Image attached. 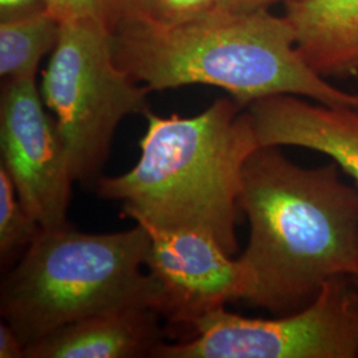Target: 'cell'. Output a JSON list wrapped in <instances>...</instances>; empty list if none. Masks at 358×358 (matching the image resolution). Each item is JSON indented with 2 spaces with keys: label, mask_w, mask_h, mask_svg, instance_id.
Wrapping results in <instances>:
<instances>
[{
  "label": "cell",
  "mask_w": 358,
  "mask_h": 358,
  "mask_svg": "<svg viewBox=\"0 0 358 358\" xmlns=\"http://www.w3.org/2000/svg\"><path fill=\"white\" fill-rule=\"evenodd\" d=\"M245 110L259 146H300L327 154L358 183L357 109L275 94L256 100Z\"/></svg>",
  "instance_id": "9"
},
{
  "label": "cell",
  "mask_w": 358,
  "mask_h": 358,
  "mask_svg": "<svg viewBox=\"0 0 358 358\" xmlns=\"http://www.w3.org/2000/svg\"><path fill=\"white\" fill-rule=\"evenodd\" d=\"M112 43L117 64L152 92L210 85L229 92L243 108L275 94L352 105L353 94L308 65L291 23L268 8L223 4L178 24L125 15L112 31Z\"/></svg>",
  "instance_id": "2"
},
{
  "label": "cell",
  "mask_w": 358,
  "mask_h": 358,
  "mask_svg": "<svg viewBox=\"0 0 358 358\" xmlns=\"http://www.w3.org/2000/svg\"><path fill=\"white\" fill-rule=\"evenodd\" d=\"M45 108L36 78L3 83L0 166L41 227L55 229L68 223L75 180L55 117Z\"/></svg>",
  "instance_id": "7"
},
{
  "label": "cell",
  "mask_w": 358,
  "mask_h": 358,
  "mask_svg": "<svg viewBox=\"0 0 358 358\" xmlns=\"http://www.w3.org/2000/svg\"><path fill=\"white\" fill-rule=\"evenodd\" d=\"M153 307L115 308L71 322L26 346V358L152 357L164 343Z\"/></svg>",
  "instance_id": "10"
},
{
  "label": "cell",
  "mask_w": 358,
  "mask_h": 358,
  "mask_svg": "<svg viewBox=\"0 0 358 358\" xmlns=\"http://www.w3.org/2000/svg\"><path fill=\"white\" fill-rule=\"evenodd\" d=\"M125 3L127 0H48V13L60 23L94 20L113 31Z\"/></svg>",
  "instance_id": "15"
},
{
  "label": "cell",
  "mask_w": 358,
  "mask_h": 358,
  "mask_svg": "<svg viewBox=\"0 0 358 358\" xmlns=\"http://www.w3.org/2000/svg\"><path fill=\"white\" fill-rule=\"evenodd\" d=\"M145 117L137 164L121 176L101 177L96 192L120 202L124 217L205 232L235 255L242 171L260 148L245 108L220 99L192 117Z\"/></svg>",
  "instance_id": "3"
},
{
  "label": "cell",
  "mask_w": 358,
  "mask_h": 358,
  "mask_svg": "<svg viewBox=\"0 0 358 358\" xmlns=\"http://www.w3.org/2000/svg\"><path fill=\"white\" fill-rule=\"evenodd\" d=\"M60 22L48 11L0 22V76L4 81L36 78L41 59L53 51Z\"/></svg>",
  "instance_id": "12"
},
{
  "label": "cell",
  "mask_w": 358,
  "mask_h": 358,
  "mask_svg": "<svg viewBox=\"0 0 358 358\" xmlns=\"http://www.w3.org/2000/svg\"><path fill=\"white\" fill-rule=\"evenodd\" d=\"M152 90L117 64L112 29L94 20L60 23L40 93L55 117L75 182L96 189L115 129L146 115Z\"/></svg>",
  "instance_id": "5"
},
{
  "label": "cell",
  "mask_w": 358,
  "mask_h": 358,
  "mask_svg": "<svg viewBox=\"0 0 358 358\" xmlns=\"http://www.w3.org/2000/svg\"><path fill=\"white\" fill-rule=\"evenodd\" d=\"M224 1L226 0H127L122 16L133 15L158 24H178L223 6Z\"/></svg>",
  "instance_id": "14"
},
{
  "label": "cell",
  "mask_w": 358,
  "mask_h": 358,
  "mask_svg": "<svg viewBox=\"0 0 358 358\" xmlns=\"http://www.w3.org/2000/svg\"><path fill=\"white\" fill-rule=\"evenodd\" d=\"M279 1H291V0H226L224 6L236 8V10H257V8H268L269 6Z\"/></svg>",
  "instance_id": "18"
},
{
  "label": "cell",
  "mask_w": 358,
  "mask_h": 358,
  "mask_svg": "<svg viewBox=\"0 0 358 358\" xmlns=\"http://www.w3.org/2000/svg\"><path fill=\"white\" fill-rule=\"evenodd\" d=\"M284 16L315 72L324 78L357 73L358 0H291Z\"/></svg>",
  "instance_id": "11"
},
{
  "label": "cell",
  "mask_w": 358,
  "mask_h": 358,
  "mask_svg": "<svg viewBox=\"0 0 358 358\" xmlns=\"http://www.w3.org/2000/svg\"><path fill=\"white\" fill-rule=\"evenodd\" d=\"M239 208L250 223L241 256L252 278L250 304L289 315L333 278L358 276V189L336 162L304 169L260 146L244 164Z\"/></svg>",
  "instance_id": "1"
},
{
  "label": "cell",
  "mask_w": 358,
  "mask_h": 358,
  "mask_svg": "<svg viewBox=\"0 0 358 358\" xmlns=\"http://www.w3.org/2000/svg\"><path fill=\"white\" fill-rule=\"evenodd\" d=\"M41 224L23 205L13 179L0 166V260L1 267L23 255L35 241Z\"/></svg>",
  "instance_id": "13"
},
{
  "label": "cell",
  "mask_w": 358,
  "mask_h": 358,
  "mask_svg": "<svg viewBox=\"0 0 358 358\" xmlns=\"http://www.w3.org/2000/svg\"><path fill=\"white\" fill-rule=\"evenodd\" d=\"M48 11V0H0V22Z\"/></svg>",
  "instance_id": "16"
},
{
  "label": "cell",
  "mask_w": 358,
  "mask_h": 358,
  "mask_svg": "<svg viewBox=\"0 0 358 358\" xmlns=\"http://www.w3.org/2000/svg\"><path fill=\"white\" fill-rule=\"evenodd\" d=\"M152 357H358V276L333 278L309 306L279 319H248L220 308L177 343H161Z\"/></svg>",
  "instance_id": "6"
},
{
  "label": "cell",
  "mask_w": 358,
  "mask_h": 358,
  "mask_svg": "<svg viewBox=\"0 0 358 358\" xmlns=\"http://www.w3.org/2000/svg\"><path fill=\"white\" fill-rule=\"evenodd\" d=\"M142 224L150 245L145 267L159 289L158 310L180 338L196 321L235 300L248 301L252 278L241 257L205 232Z\"/></svg>",
  "instance_id": "8"
},
{
  "label": "cell",
  "mask_w": 358,
  "mask_h": 358,
  "mask_svg": "<svg viewBox=\"0 0 358 358\" xmlns=\"http://www.w3.org/2000/svg\"><path fill=\"white\" fill-rule=\"evenodd\" d=\"M350 106L358 110V94H353V97H352V105H350Z\"/></svg>",
  "instance_id": "19"
},
{
  "label": "cell",
  "mask_w": 358,
  "mask_h": 358,
  "mask_svg": "<svg viewBox=\"0 0 358 358\" xmlns=\"http://www.w3.org/2000/svg\"><path fill=\"white\" fill-rule=\"evenodd\" d=\"M26 345L4 320L0 321V358L24 357Z\"/></svg>",
  "instance_id": "17"
},
{
  "label": "cell",
  "mask_w": 358,
  "mask_h": 358,
  "mask_svg": "<svg viewBox=\"0 0 358 358\" xmlns=\"http://www.w3.org/2000/svg\"><path fill=\"white\" fill-rule=\"evenodd\" d=\"M149 245L140 223L109 234L77 231L69 223L41 229L1 280V320L28 346L105 310L134 306L158 310V285L142 271Z\"/></svg>",
  "instance_id": "4"
}]
</instances>
